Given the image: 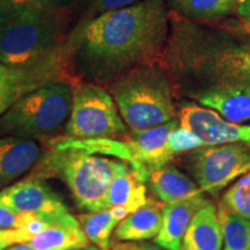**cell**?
Wrapping results in <instances>:
<instances>
[{"instance_id":"836d02e7","label":"cell","mask_w":250,"mask_h":250,"mask_svg":"<svg viewBox=\"0 0 250 250\" xmlns=\"http://www.w3.org/2000/svg\"><path fill=\"white\" fill-rule=\"evenodd\" d=\"M86 250H103V249H100L99 247H96V246H88L86 248Z\"/></svg>"},{"instance_id":"4fadbf2b","label":"cell","mask_w":250,"mask_h":250,"mask_svg":"<svg viewBox=\"0 0 250 250\" xmlns=\"http://www.w3.org/2000/svg\"><path fill=\"white\" fill-rule=\"evenodd\" d=\"M41 148L35 140L0 137V190L17 182L39 161Z\"/></svg>"},{"instance_id":"6da1fadb","label":"cell","mask_w":250,"mask_h":250,"mask_svg":"<svg viewBox=\"0 0 250 250\" xmlns=\"http://www.w3.org/2000/svg\"><path fill=\"white\" fill-rule=\"evenodd\" d=\"M168 36L166 0H139L103 12L83 27L72 68L83 81L110 83L140 64L160 61Z\"/></svg>"},{"instance_id":"4dcf8cb0","label":"cell","mask_w":250,"mask_h":250,"mask_svg":"<svg viewBox=\"0 0 250 250\" xmlns=\"http://www.w3.org/2000/svg\"><path fill=\"white\" fill-rule=\"evenodd\" d=\"M136 245L140 250H165L164 248H161L160 246H158L154 242L142 241V242H137Z\"/></svg>"},{"instance_id":"8d00e7d4","label":"cell","mask_w":250,"mask_h":250,"mask_svg":"<svg viewBox=\"0 0 250 250\" xmlns=\"http://www.w3.org/2000/svg\"><path fill=\"white\" fill-rule=\"evenodd\" d=\"M76 250H83V249H76Z\"/></svg>"},{"instance_id":"7c38bea8","label":"cell","mask_w":250,"mask_h":250,"mask_svg":"<svg viewBox=\"0 0 250 250\" xmlns=\"http://www.w3.org/2000/svg\"><path fill=\"white\" fill-rule=\"evenodd\" d=\"M210 203L204 193L184 201L164 204L160 232L153 242L165 250H182L183 236L196 212Z\"/></svg>"},{"instance_id":"e0dca14e","label":"cell","mask_w":250,"mask_h":250,"mask_svg":"<svg viewBox=\"0 0 250 250\" xmlns=\"http://www.w3.org/2000/svg\"><path fill=\"white\" fill-rule=\"evenodd\" d=\"M196 101L218 111L229 122L241 124L250 121V86L208 92L199 95Z\"/></svg>"},{"instance_id":"d4e9b609","label":"cell","mask_w":250,"mask_h":250,"mask_svg":"<svg viewBox=\"0 0 250 250\" xmlns=\"http://www.w3.org/2000/svg\"><path fill=\"white\" fill-rule=\"evenodd\" d=\"M62 0H0V23L48 7H65Z\"/></svg>"},{"instance_id":"5bb4252c","label":"cell","mask_w":250,"mask_h":250,"mask_svg":"<svg viewBox=\"0 0 250 250\" xmlns=\"http://www.w3.org/2000/svg\"><path fill=\"white\" fill-rule=\"evenodd\" d=\"M164 204L153 198L138 210L126 215L118 224L114 236L121 242H142L153 240L160 232Z\"/></svg>"},{"instance_id":"9c48e42d","label":"cell","mask_w":250,"mask_h":250,"mask_svg":"<svg viewBox=\"0 0 250 250\" xmlns=\"http://www.w3.org/2000/svg\"><path fill=\"white\" fill-rule=\"evenodd\" d=\"M177 125H180V122L175 118L151 129L130 131L121 138L126 144L129 151V165L145 182H147L151 171L164 167L174 159L168 149L167 140L168 134Z\"/></svg>"},{"instance_id":"44dd1931","label":"cell","mask_w":250,"mask_h":250,"mask_svg":"<svg viewBox=\"0 0 250 250\" xmlns=\"http://www.w3.org/2000/svg\"><path fill=\"white\" fill-rule=\"evenodd\" d=\"M43 74H27V67H12L0 64V116L21 96L31 92L33 79L45 80Z\"/></svg>"},{"instance_id":"e575fe53","label":"cell","mask_w":250,"mask_h":250,"mask_svg":"<svg viewBox=\"0 0 250 250\" xmlns=\"http://www.w3.org/2000/svg\"><path fill=\"white\" fill-rule=\"evenodd\" d=\"M248 171H250V161H249V164L247 165V168H246V173H248Z\"/></svg>"},{"instance_id":"d6986e66","label":"cell","mask_w":250,"mask_h":250,"mask_svg":"<svg viewBox=\"0 0 250 250\" xmlns=\"http://www.w3.org/2000/svg\"><path fill=\"white\" fill-rule=\"evenodd\" d=\"M28 243L37 250H76L86 249L90 242L78 218H74L45 228Z\"/></svg>"},{"instance_id":"7a4b0ae2","label":"cell","mask_w":250,"mask_h":250,"mask_svg":"<svg viewBox=\"0 0 250 250\" xmlns=\"http://www.w3.org/2000/svg\"><path fill=\"white\" fill-rule=\"evenodd\" d=\"M184 22L174 26L161 61L174 92L197 99L213 90L250 86V39Z\"/></svg>"},{"instance_id":"d590c367","label":"cell","mask_w":250,"mask_h":250,"mask_svg":"<svg viewBox=\"0 0 250 250\" xmlns=\"http://www.w3.org/2000/svg\"><path fill=\"white\" fill-rule=\"evenodd\" d=\"M62 1H64V4L67 6V5H68V4H70V2L72 1V0H62Z\"/></svg>"},{"instance_id":"1f68e13d","label":"cell","mask_w":250,"mask_h":250,"mask_svg":"<svg viewBox=\"0 0 250 250\" xmlns=\"http://www.w3.org/2000/svg\"><path fill=\"white\" fill-rule=\"evenodd\" d=\"M111 250H140L136 243H117Z\"/></svg>"},{"instance_id":"cb8c5ba5","label":"cell","mask_w":250,"mask_h":250,"mask_svg":"<svg viewBox=\"0 0 250 250\" xmlns=\"http://www.w3.org/2000/svg\"><path fill=\"white\" fill-rule=\"evenodd\" d=\"M220 204L239 217L250 220V171L241 175L224 193Z\"/></svg>"},{"instance_id":"484cf974","label":"cell","mask_w":250,"mask_h":250,"mask_svg":"<svg viewBox=\"0 0 250 250\" xmlns=\"http://www.w3.org/2000/svg\"><path fill=\"white\" fill-rule=\"evenodd\" d=\"M167 145L169 152L174 156L180 154V153H186L192 149L206 146L204 142L193 133L191 130L187 129L182 125H177L168 134Z\"/></svg>"},{"instance_id":"83f0119b","label":"cell","mask_w":250,"mask_h":250,"mask_svg":"<svg viewBox=\"0 0 250 250\" xmlns=\"http://www.w3.org/2000/svg\"><path fill=\"white\" fill-rule=\"evenodd\" d=\"M31 240V236L23 228H0V250H5L18 243H26Z\"/></svg>"},{"instance_id":"ac0fdd59","label":"cell","mask_w":250,"mask_h":250,"mask_svg":"<svg viewBox=\"0 0 250 250\" xmlns=\"http://www.w3.org/2000/svg\"><path fill=\"white\" fill-rule=\"evenodd\" d=\"M145 184V181L127 165L112 179L105 196V206L107 208L122 206L127 213H132L147 202Z\"/></svg>"},{"instance_id":"9a60e30c","label":"cell","mask_w":250,"mask_h":250,"mask_svg":"<svg viewBox=\"0 0 250 250\" xmlns=\"http://www.w3.org/2000/svg\"><path fill=\"white\" fill-rule=\"evenodd\" d=\"M223 232L218 208L212 203L196 212L183 236L182 250H221Z\"/></svg>"},{"instance_id":"277c9868","label":"cell","mask_w":250,"mask_h":250,"mask_svg":"<svg viewBox=\"0 0 250 250\" xmlns=\"http://www.w3.org/2000/svg\"><path fill=\"white\" fill-rule=\"evenodd\" d=\"M127 165V162L111 156L62 147L52 143L51 152L37 173L42 176L58 175L70 189L78 208L96 212L107 208L108 188L115 175Z\"/></svg>"},{"instance_id":"2e32d148","label":"cell","mask_w":250,"mask_h":250,"mask_svg":"<svg viewBox=\"0 0 250 250\" xmlns=\"http://www.w3.org/2000/svg\"><path fill=\"white\" fill-rule=\"evenodd\" d=\"M146 183L165 205L204 193L198 184L174 166L166 165L151 171Z\"/></svg>"},{"instance_id":"5b68a950","label":"cell","mask_w":250,"mask_h":250,"mask_svg":"<svg viewBox=\"0 0 250 250\" xmlns=\"http://www.w3.org/2000/svg\"><path fill=\"white\" fill-rule=\"evenodd\" d=\"M65 7L39 9L0 23V64L29 67L48 59L64 36Z\"/></svg>"},{"instance_id":"3957f363","label":"cell","mask_w":250,"mask_h":250,"mask_svg":"<svg viewBox=\"0 0 250 250\" xmlns=\"http://www.w3.org/2000/svg\"><path fill=\"white\" fill-rule=\"evenodd\" d=\"M110 94L130 131H142L176 118L175 92L160 61L145 62L110 83Z\"/></svg>"},{"instance_id":"f1b7e54d","label":"cell","mask_w":250,"mask_h":250,"mask_svg":"<svg viewBox=\"0 0 250 250\" xmlns=\"http://www.w3.org/2000/svg\"><path fill=\"white\" fill-rule=\"evenodd\" d=\"M137 1H139V0H92L90 12H92V14L99 15L103 13V12L132 5Z\"/></svg>"},{"instance_id":"30bf717a","label":"cell","mask_w":250,"mask_h":250,"mask_svg":"<svg viewBox=\"0 0 250 250\" xmlns=\"http://www.w3.org/2000/svg\"><path fill=\"white\" fill-rule=\"evenodd\" d=\"M180 125L191 130L205 145L250 144V124L227 121L218 111L197 104H184L179 111Z\"/></svg>"},{"instance_id":"f546056e","label":"cell","mask_w":250,"mask_h":250,"mask_svg":"<svg viewBox=\"0 0 250 250\" xmlns=\"http://www.w3.org/2000/svg\"><path fill=\"white\" fill-rule=\"evenodd\" d=\"M234 13L237 15L243 26L250 31V0H236Z\"/></svg>"},{"instance_id":"7402d4cb","label":"cell","mask_w":250,"mask_h":250,"mask_svg":"<svg viewBox=\"0 0 250 250\" xmlns=\"http://www.w3.org/2000/svg\"><path fill=\"white\" fill-rule=\"evenodd\" d=\"M170 7L183 18L206 21L228 17L235 11L236 0H167Z\"/></svg>"},{"instance_id":"8fae6325","label":"cell","mask_w":250,"mask_h":250,"mask_svg":"<svg viewBox=\"0 0 250 250\" xmlns=\"http://www.w3.org/2000/svg\"><path fill=\"white\" fill-rule=\"evenodd\" d=\"M0 203L17 213L43 215L45 218L68 212L61 197L36 177L17 181L0 190Z\"/></svg>"},{"instance_id":"d6a6232c","label":"cell","mask_w":250,"mask_h":250,"mask_svg":"<svg viewBox=\"0 0 250 250\" xmlns=\"http://www.w3.org/2000/svg\"><path fill=\"white\" fill-rule=\"evenodd\" d=\"M5 250H37V249H35L34 247H31L29 243L26 242V243H18V245L9 247V248Z\"/></svg>"},{"instance_id":"ffe728a7","label":"cell","mask_w":250,"mask_h":250,"mask_svg":"<svg viewBox=\"0 0 250 250\" xmlns=\"http://www.w3.org/2000/svg\"><path fill=\"white\" fill-rule=\"evenodd\" d=\"M129 215L122 206L104 208V210L88 212L78 218L81 228L85 232L87 239L100 249L109 250L110 239L115 229L123 219Z\"/></svg>"},{"instance_id":"52a82bcc","label":"cell","mask_w":250,"mask_h":250,"mask_svg":"<svg viewBox=\"0 0 250 250\" xmlns=\"http://www.w3.org/2000/svg\"><path fill=\"white\" fill-rule=\"evenodd\" d=\"M129 131L110 93L88 81L73 85L72 108L65 124L67 137L121 139Z\"/></svg>"},{"instance_id":"ba28073f","label":"cell","mask_w":250,"mask_h":250,"mask_svg":"<svg viewBox=\"0 0 250 250\" xmlns=\"http://www.w3.org/2000/svg\"><path fill=\"white\" fill-rule=\"evenodd\" d=\"M250 161V144L206 145L190 151L187 166L203 192L213 195L246 174Z\"/></svg>"},{"instance_id":"8992f818","label":"cell","mask_w":250,"mask_h":250,"mask_svg":"<svg viewBox=\"0 0 250 250\" xmlns=\"http://www.w3.org/2000/svg\"><path fill=\"white\" fill-rule=\"evenodd\" d=\"M73 86L52 81L21 96L0 116V137L40 139L62 129L70 116Z\"/></svg>"},{"instance_id":"603a6c76","label":"cell","mask_w":250,"mask_h":250,"mask_svg":"<svg viewBox=\"0 0 250 250\" xmlns=\"http://www.w3.org/2000/svg\"><path fill=\"white\" fill-rule=\"evenodd\" d=\"M218 217L223 232L221 250H250V220L218 205Z\"/></svg>"},{"instance_id":"4316f807","label":"cell","mask_w":250,"mask_h":250,"mask_svg":"<svg viewBox=\"0 0 250 250\" xmlns=\"http://www.w3.org/2000/svg\"><path fill=\"white\" fill-rule=\"evenodd\" d=\"M33 214L28 213H17L13 210L0 203V228L7 229V228H22Z\"/></svg>"}]
</instances>
